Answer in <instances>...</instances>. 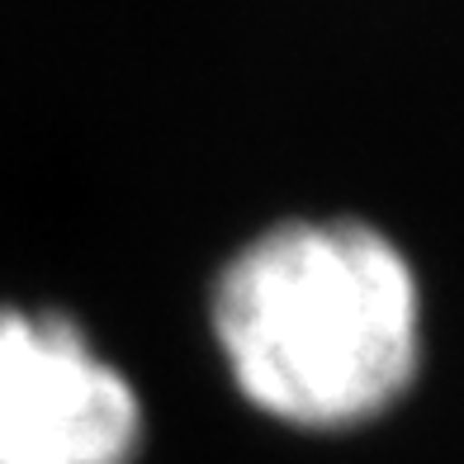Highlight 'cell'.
Instances as JSON below:
<instances>
[{"instance_id":"2","label":"cell","mask_w":464,"mask_h":464,"mask_svg":"<svg viewBox=\"0 0 464 464\" xmlns=\"http://www.w3.org/2000/svg\"><path fill=\"white\" fill-rule=\"evenodd\" d=\"M142 431L133 379L76 318L0 304V464H133Z\"/></svg>"},{"instance_id":"1","label":"cell","mask_w":464,"mask_h":464,"mask_svg":"<svg viewBox=\"0 0 464 464\" xmlns=\"http://www.w3.org/2000/svg\"><path fill=\"white\" fill-rule=\"evenodd\" d=\"M214 346L261 417L355 431L417 384V270L365 218H285L223 261L208 289Z\"/></svg>"}]
</instances>
